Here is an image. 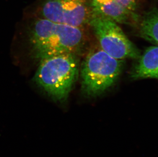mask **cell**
Segmentation results:
<instances>
[{
	"label": "cell",
	"mask_w": 158,
	"mask_h": 157,
	"mask_svg": "<svg viewBox=\"0 0 158 157\" xmlns=\"http://www.w3.org/2000/svg\"><path fill=\"white\" fill-rule=\"evenodd\" d=\"M81 27H74L38 18L30 26L29 42L35 58H44L62 54H74L83 41Z\"/></svg>",
	"instance_id": "cell-1"
},
{
	"label": "cell",
	"mask_w": 158,
	"mask_h": 157,
	"mask_svg": "<svg viewBox=\"0 0 158 157\" xmlns=\"http://www.w3.org/2000/svg\"><path fill=\"white\" fill-rule=\"evenodd\" d=\"M35 80L36 84L59 102H64L75 83L78 66L73 54H62L40 60Z\"/></svg>",
	"instance_id": "cell-2"
},
{
	"label": "cell",
	"mask_w": 158,
	"mask_h": 157,
	"mask_svg": "<svg viewBox=\"0 0 158 157\" xmlns=\"http://www.w3.org/2000/svg\"><path fill=\"white\" fill-rule=\"evenodd\" d=\"M121 60L114 58L102 50L89 53L82 64L81 76L82 91L95 98L114 84L121 73Z\"/></svg>",
	"instance_id": "cell-3"
},
{
	"label": "cell",
	"mask_w": 158,
	"mask_h": 157,
	"mask_svg": "<svg viewBox=\"0 0 158 157\" xmlns=\"http://www.w3.org/2000/svg\"><path fill=\"white\" fill-rule=\"evenodd\" d=\"M88 23L94 31L102 50L119 60L137 59L139 50L127 37L117 22L92 11Z\"/></svg>",
	"instance_id": "cell-4"
},
{
	"label": "cell",
	"mask_w": 158,
	"mask_h": 157,
	"mask_svg": "<svg viewBox=\"0 0 158 157\" xmlns=\"http://www.w3.org/2000/svg\"><path fill=\"white\" fill-rule=\"evenodd\" d=\"M91 14L87 0H45L40 9V18L81 28L88 23Z\"/></svg>",
	"instance_id": "cell-5"
},
{
	"label": "cell",
	"mask_w": 158,
	"mask_h": 157,
	"mask_svg": "<svg viewBox=\"0 0 158 157\" xmlns=\"http://www.w3.org/2000/svg\"><path fill=\"white\" fill-rule=\"evenodd\" d=\"M93 12L120 24H130L136 21L137 15L120 4L116 0H91Z\"/></svg>",
	"instance_id": "cell-6"
},
{
	"label": "cell",
	"mask_w": 158,
	"mask_h": 157,
	"mask_svg": "<svg viewBox=\"0 0 158 157\" xmlns=\"http://www.w3.org/2000/svg\"><path fill=\"white\" fill-rule=\"evenodd\" d=\"M139 58L131 73V77L158 79V46L148 47Z\"/></svg>",
	"instance_id": "cell-7"
},
{
	"label": "cell",
	"mask_w": 158,
	"mask_h": 157,
	"mask_svg": "<svg viewBox=\"0 0 158 157\" xmlns=\"http://www.w3.org/2000/svg\"><path fill=\"white\" fill-rule=\"evenodd\" d=\"M142 37L158 46V9L153 7L145 14L140 26Z\"/></svg>",
	"instance_id": "cell-8"
},
{
	"label": "cell",
	"mask_w": 158,
	"mask_h": 157,
	"mask_svg": "<svg viewBox=\"0 0 158 157\" xmlns=\"http://www.w3.org/2000/svg\"><path fill=\"white\" fill-rule=\"evenodd\" d=\"M120 4L131 12L136 13L138 0H116Z\"/></svg>",
	"instance_id": "cell-9"
}]
</instances>
